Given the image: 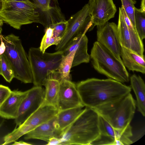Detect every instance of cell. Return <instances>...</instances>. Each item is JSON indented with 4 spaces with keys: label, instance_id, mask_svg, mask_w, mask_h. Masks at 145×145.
Returning a JSON list of instances; mask_svg holds the SVG:
<instances>
[{
    "label": "cell",
    "instance_id": "obj_2",
    "mask_svg": "<svg viewBox=\"0 0 145 145\" xmlns=\"http://www.w3.org/2000/svg\"><path fill=\"white\" fill-rule=\"evenodd\" d=\"M99 117L94 109L86 107L63 133L61 145H90L100 135Z\"/></svg>",
    "mask_w": 145,
    "mask_h": 145
},
{
    "label": "cell",
    "instance_id": "obj_8",
    "mask_svg": "<svg viewBox=\"0 0 145 145\" xmlns=\"http://www.w3.org/2000/svg\"><path fill=\"white\" fill-rule=\"evenodd\" d=\"M58 109L52 106L42 102L38 109L24 122L4 138L3 145L14 142L39 126L55 117Z\"/></svg>",
    "mask_w": 145,
    "mask_h": 145
},
{
    "label": "cell",
    "instance_id": "obj_24",
    "mask_svg": "<svg viewBox=\"0 0 145 145\" xmlns=\"http://www.w3.org/2000/svg\"><path fill=\"white\" fill-rule=\"evenodd\" d=\"M0 75L8 82L14 78L12 68L3 52L0 54Z\"/></svg>",
    "mask_w": 145,
    "mask_h": 145
},
{
    "label": "cell",
    "instance_id": "obj_25",
    "mask_svg": "<svg viewBox=\"0 0 145 145\" xmlns=\"http://www.w3.org/2000/svg\"><path fill=\"white\" fill-rule=\"evenodd\" d=\"M135 28L141 40L145 38V12L140 9H135Z\"/></svg>",
    "mask_w": 145,
    "mask_h": 145
},
{
    "label": "cell",
    "instance_id": "obj_34",
    "mask_svg": "<svg viewBox=\"0 0 145 145\" xmlns=\"http://www.w3.org/2000/svg\"><path fill=\"white\" fill-rule=\"evenodd\" d=\"M145 134L144 127L142 128L134 136H132L131 138V139L133 143L140 139Z\"/></svg>",
    "mask_w": 145,
    "mask_h": 145
},
{
    "label": "cell",
    "instance_id": "obj_1",
    "mask_svg": "<svg viewBox=\"0 0 145 145\" xmlns=\"http://www.w3.org/2000/svg\"><path fill=\"white\" fill-rule=\"evenodd\" d=\"M76 85L83 105L93 109L118 100L131 91L130 86L109 78H88Z\"/></svg>",
    "mask_w": 145,
    "mask_h": 145
},
{
    "label": "cell",
    "instance_id": "obj_41",
    "mask_svg": "<svg viewBox=\"0 0 145 145\" xmlns=\"http://www.w3.org/2000/svg\"><path fill=\"white\" fill-rule=\"evenodd\" d=\"M5 1H22L25 2L29 1V0H4Z\"/></svg>",
    "mask_w": 145,
    "mask_h": 145
},
{
    "label": "cell",
    "instance_id": "obj_28",
    "mask_svg": "<svg viewBox=\"0 0 145 145\" xmlns=\"http://www.w3.org/2000/svg\"><path fill=\"white\" fill-rule=\"evenodd\" d=\"M61 38L52 36L47 37L44 35L42 37L40 47L41 51L43 52H45L46 50L49 47L53 45L56 46L60 42Z\"/></svg>",
    "mask_w": 145,
    "mask_h": 145
},
{
    "label": "cell",
    "instance_id": "obj_13",
    "mask_svg": "<svg viewBox=\"0 0 145 145\" xmlns=\"http://www.w3.org/2000/svg\"><path fill=\"white\" fill-rule=\"evenodd\" d=\"M88 4L93 27L114 18L117 11L113 0H89Z\"/></svg>",
    "mask_w": 145,
    "mask_h": 145
},
{
    "label": "cell",
    "instance_id": "obj_33",
    "mask_svg": "<svg viewBox=\"0 0 145 145\" xmlns=\"http://www.w3.org/2000/svg\"><path fill=\"white\" fill-rule=\"evenodd\" d=\"M121 9L124 20L127 27L132 30L136 31L134 27L131 20L126 13L122 6L121 7Z\"/></svg>",
    "mask_w": 145,
    "mask_h": 145
},
{
    "label": "cell",
    "instance_id": "obj_10",
    "mask_svg": "<svg viewBox=\"0 0 145 145\" xmlns=\"http://www.w3.org/2000/svg\"><path fill=\"white\" fill-rule=\"evenodd\" d=\"M44 94L45 90L41 86H35L27 90L15 119L16 126L24 122L38 109L44 101Z\"/></svg>",
    "mask_w": 145,
    "mask_h": 145
},
{
    "label": "cell",
    "instance_id": "obj_11",
    "mask_svg": "<svg viewBox=\"0 0 145 145\" xmlns=\"http://www.w3.org/2000/svg\"><path fill=\"white\" fill-rule=\"evenodd\" d=\"M118 33L121 47H124L140 55H144V52L142 41L140 39L136 31L129 28L123 18L121 9L119 8Z\"/></svg>",
    "mask_w": 145,
    "mask_h": 145
},
{
    "label": "cell",
    "instance_id": "obj_16",
    "mask_svg": "<svg viewBox=\"0 0 145 145\" xmlns=\"http://www.w3.org/2000/svg\"><path fill=\"white\" fill-rule=\"evenodd\" d=\"M56 116L26 134L25 135L24 139H39L48 142L52 138H61L63 133L56 127L55 124Z\"/></svg>",
    "mask_w": 145,
    "mask_h": 145
},
{
    "label": "cell",
    "instance_id": "obj_17",
    "mask_svg": "<svg viewBox=\"0 0 145 145\" xmlns=\"http://www.w3.org/2000/svg\"><path fill=\"white\" fill-rule=\"evenodd\" d=\"M27 90L11 91L7 99L0 106V115L4 118L15 119L20 104L26 96Z\"/></svg>",
    "mask_w": 145,
    "mask_h": 145
},
{
    "label": "cell",
    "instance_id": "obj_23",
    "mask_svg": "<svg viewBox=\"0 0 145 145\" xmlns=\"http://www.w3.org/2000/svg\"><path fill=\"white\" fill-rule=\"evenodd\" d=\"M74 54L75 52L72 51L67 55L63 56L57 70L54 73L55 79L59 82L62 80H71V76L70 72L72 68Z\"/></svg>",
    "mask_w": 145,
    "mask_h": 145
},
{
    "label": "cell",
    "instance_id": "obj_36",
    "mask_svg": "<svg viewBox=\"0 0 145 145\" xmlns=\"http://www.w3.org/2000/svg\"><path fill=\"white\" fill-rule=\"evenodd\" d=\"M14 145H31V144L24 142L22 141H20L17 142L15 141L14 142V143L12 144Z\"/></svg>",
    "mask_w": 145,
    "mask_h": 145
},
{
    "label": "cell",
    "instance_id": "obj_32",
    "mask_svg": "<svg viewBox=\"0 0 145 145\" xmlns=\"http://www.w3.org/2000/svg\"><path fill=\"white\" fill-rule=\"evenodd\" d=\"M11 91L8 87L0 85V106L10 95Z\"/></svg>",
    "mask_w": 145,
    "mask_h": 145
},
{
    "label": "cell",
    "instance_id": "obj_4",
    "mask_svg": "<svg viewBox=\"0 0 145 145\" xmlns=\"http://www.w3.org/2000/svg\"><path fill=\"white\" fill-rule=\"evenodd\" d=\"M3 52L13 71L14 78L25 83L33 82L31 67L19 37L11 34L0 36V54Z\"/></svg>",
    "mask_w": 145,
    "mask_h": 145
},
{
    "label": "cell",
    "instance_id": "obj_27",
    "mask_svg": "<svg viewBox=\"0 0 145 145\" xmlns=\"http://www.w3.org/2000/svg\"><path fill=\"white\" fill-rule=\"evenodd\" d=\"M122 6L131 20L134 28L135 27V6L136 3V0H121Z\"/></svg>",
    "mask_w": 145,
    "mask_h": 145
},
{
    "label": "cell",
    "instance_id": "obj_30",
    "mask_svg": "<svg viewBox=\"0 0 145 145\" xmlns=\"http://www.w3.org/2000/svg\"><path fill=\"white\" fill-rule=\"evenodd\" d=\"M116 144V140L112 138L100 134L99 137L90 144L91 145Z\"/></svg>",
    "mask_w": 145,
    "mask_h": 145
},
{
    "label": "cell",
    "instance_id": "obj_35",
    "mask_svg": "<svg viewBox=\"0 0 145 145\" xmlns=\"http://www.w3.org/2000/svg\"><path fill=\"white\" fill-rule=\"evenodd\" d=\"M62 142V140L61 138L53 137L50 139L46 145H61Z\"/></svg>",
    "mask_w": 145,
    "mask_h": 145
},
{
    "label": "cell",
    "instance_id": "obj_3",
    "mask_svg": "<svg viewBox=\"0 0 145 145\" xmlns=\"http://www.w3.org/2000/svg\"><path fill=\"white\" fill-rule=\"evenodd\" d=\"M136 105L130 93L118 100L93 109L116 130L118 141L124 131L131 126Z\"/></svg>",
    "mask_w": 145,
    "mask_h": 145
},
{
    "label": "cell",
    "instance_id": "obj_12",
    "mask_svg": "<svg viewBox=\"0 0 145 145\" xmlns=\"http://www.w3.org/2000/svg\"><path fill=\"white\" fill-rule=\"evenodd\" d=\"M97 41L117 57L121 58V46L118 37L117 25L108 22L97 26Z\"/></svg>",
    "mask_w": 145,
    "mask_h": 145
},
{
    "label": "cell",
    "instance_id": "obj_29",
    "mask_svg": "<svg viewBox=\"0 0 145 145\" xmlns=\"http://www.w3.org/2000/svg\"><path fill=\"white\" fill-rule=\"evenodd\" d=\"M67 24V21L66 20L50 27L53 29V36L62 39L66 32Z\"/></svg>",
    "mask_w": 145,
    "mask_h": 145
},
{
    "label": "cell",
    "instance_id": "obj_38",
    "mask_svg": "<svg viewBox=\"0 0 145 145\" xmlns=\"http://www.w3.org/2000/svg\"><path fill=\"white\" fill-rule=\"evenodd\" d=\"M5 2L4 0H0V13L3 9Z\"/></svg>",
    "mask_w": 145,
    "mask_h": 145
},
{
    "label": "cell",
    "instance_id": "obj_6",
    "mask_svg": "<svg viewBox=\"0 0 145 145\" xmlns=\"http://www.w3.org/2000/svg\"><path fill=\"white\" fill-rule=\"evenodd\" d=\"M63 56V51L43 53L39 48H29L27 57L35 86H43L49 74L57 70Z\"/></svg>",
    "mask_w": 145,
    "mask_h": 145
},
{
    "label": "cell",
    "instance_id": "obj_18",
    "mask_svg": "<svg viewBox=\"0 0 145 145\" xmlns=\"http://www.w3.org/2000/svg\"><path fill=\"white\" fill-rule=\"evenodd\" d=\"M120 56L124 65L129 70L145 74L144 55H140L129 49L121 47Z\"/></svg>",
    "mask_w": 145,
    "mask_h": 145
},
{
    "label": "cell",
    "instance_id": "obj_20",
    "mask_svg": "<svg viewBox=\"0 0 145 145\" xmlns=\"http://www.w3.org/2000/svg\"><path fill=\"white\" fill-rule=\"evenodd\" d=\"M84 107L79 106L59 111L56 116L55 124L63 135L82 112Z\"/></svg>",
    "mask_w": 145,
    "mask_h": 145
},
{
    "label": "cell",
    "instance_id": "obj_40",
    "mask_svg": "<svg viewBox=\"0 0 145 145\" xmlns=\"http://www.w3.org/2000/svg\"><path fill=\"white\" fill-rule=\"evenodd\" d=\"M3 117L0 115V127L2 125L4 121V119Z\"/></svg>",
    "mask_w": 145,
    "mask_h": 145
},
{
    "label": "cell",
    "instance_id": "obj_15",
    "mask_svg": "<svg viewBox=\"0 0 145 145\" xmlns=\"http://www.w3.org/2000/svg\"><path fill=\"white\" fill-rule=\"evenodd\" d=\"M88 38L85 34H83L74 39L63 51L64 56L72 51L75 52L72 67L89 62L90 56L88 52Z\"/></svg>",
    "mask_w": 145,
    "mask_h": 145
},
{
    "label": "cell",
    "instance_id": "obj_5",
    "mask_svg": "<svg viewBox=\"0 0 145 145\" xmlns=\"http://www.w3.org/2000/svg\"><path fill=\"white\" fill-rule=\"evenodd\" d=\"M90 56L93 67L99 73L122 83L129 81V74L121 58L97 41L93 44Z\"/></svg>",
    "mask_w": 145,
    "mask_h": 145
},
{
    "label": "cell",
    "instance_id": "obj_31",
    "mask_svg": "<svg viewBox=\"0 0 145 145\" xmlns=\"http://www.w3.org/2000/svg\"><path fill=\"white\" fill-rule=\"evenodd\" d=\"M33 3L37 6L38 9L41 11H44L50 8L51 0H32Z\"/></svg>",
    "mask_w": 145,
    "mask_h": 145
},
{
    "label": "cell",
    "instance_id": "obj_7",
    "mask_svg": "<svg viewBox=\"0 0 145 145\" xmlns=\"http://www.w3.org/2000/svg\"><path fill=\"white\" fill-rule=\"evenodd\" d=\"M0 17L11 27L20 29L23 25L39 23V12L37 6L30 1H5Z\"/></svg>",
    "mask_w": 145,
    "mask_h": 145
},
{
    "label": "cell",
    "instance_id": "obj_19",
    "mask_svg": "<svg viewBox=\"0 0 145 145\" xmlns=\"http://www.w3.org/2000/svg\"><path fill=\"white\" fill-rule=\"evenodd\" d=\"M52 2L50 3V8L47 10L41 11L39 10V23L42 24L46 28L54 24L66 21L59 7L57 0H52Z\"/></svg>",
    "mask_w": 145,
    "mask_h": 145
},
{
    "label": "cell",
    "instance_id": "obj_14",
    "mask_svg": "<svg viewBox=\"0 0 145 145\" xmlns=\"http://www.w3.org/2000/svg\"><path fill=\"white\" fill-rule=\"evenodd\" d=\"M60 84L59 95V111L79 106L84 107L76 85L71 80H62Z\"/></svg>",
    "mask_w": 145,
    "mask_h": 145
},
{
    "label": "cell",
    "instance_id": "obj_39",
    "mask_svg": "<svg viewBox=\"0 0 145 145\" xmlns=\"http://www.w3.org/2000/svg\"><path fill=\"white\" fill-rule=\"evenodd\" d=\"M3 21L0 17V36L1 34L2 31V27L3 25Z\"/></svg>",
    "mask_w": 145,
    "mask_h": 145
},
{
    "label": "cell",
    "instance_id": "obj_37",
    "mask_svg": "<svg viewBox=\"0 0 145 145\" xmlns=\"http://www.w3.org/2000/svg\"><path fill=\"white\" fill-rule=\"evenodd\" d=\"M140 9L145 12V0H142L140 4Z\"/></svg>",
    "mask_w": 145,
    "mask_h": 145
},
{
    "label": "cell",
    "instance_id": "obj_22",
    "mask_svg": "<svg viewBox=\"0 0 145 145\" xmlns=\"http://www.w3.org/2000/svg\"><path fill=\"white\" fill-rule=\"evenodd\" d=\"M43 86H45V89L43 102L58 109L59 82L56 80L47 78L45 80Z\"/></svg>",
    "mask_w": 145,
    "mask_h": 145
},
{
    "label": "cell",
    "instance_id": "obj_21",
    "mask_svg": "<svg viewBox=\"0 0 145 145\" xmlns=\"http://www.w3.org/2000/svg\"><path fill=\"white\" fill-rule=\"evenodd\" d=\"M131 88L136 97V105L138 111L143 116H145V84L144 81L139 75L135 74L130 77Z\"/></svg>",
    "mask_w": 145,
    "mask_h": 145
},
{
    "label": "cell",
    "instance_id": "obj_26",
    "mask_svg": "<svg viewBox=\"0 0 145 145\" xmlns=\"http://www.w3.org/2000/svg\"><path fill=\"white\" fill-rule=\"evenodd\" d=\"M99 127L100 134L110 137L116 140H117L118 135L116 130L100 115Z\"/></svg>",
    "mask_w": 145,
    "mask_h": 145
},
{
    "label": "cell",
    "instance_id": "obj_9",
    "mask_svg": "<svg viewBox=\"0 0 145 145\" xmlns=\"http://www.w3.org/2000/svg\"><path fill=\"white\" fill-rule=\"evenodd\" d=\"M67 22L65 34L59 43L56 46L57 51L63 52L74 39L93 29L89 4H85L80 10L72 15Z\"/></svg>",
    "mask_w": 145,
    "mask_h": 145
}]
</instances>
